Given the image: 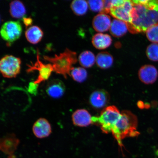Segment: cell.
<instances>
[{"instance_id":"obj_1","label":"cell","mask_w":158,"mask_h":158,"mask_svg":"<svg viewBox=\"0 0 158 158\" xmlns=\"http://www.w3.org/2000/svg\"><path fill=\"white\" fill-rule=\"evenodd\" d=\"M134 7L132 12L133 21L127 24L132 33L145 32L149 27L158 24V1H132Z\"/></svg>"},{"instance_id":"obj_2","label":"cell","mask_w":158,"mask_h":158,"mask_svg":"<svg viewBox=\"0 0 158 158\" xmlns=\"http://www.w3.org/2000/svg\"><path fill=\"white\" fill-rule=\"evenodd\" d=\"M137 126V118L135 114L128 110L121 112V116L112 133L120 148L123 147L122 140L124 138L135 137L139 135Z\"/></svg>"},{"instance_id":"obj_3","label":"cell","mask_w":158,"mask_h":158,"mask_svg":"<svg viewBox=\"0 0 158 158\" xmlns=\"http://www.w3.org/2000/svg\"><path fill=\"white\" fill-rule=\"evenodd\" d=\"M43 59L52 64L54 71L57 74L62 75L65 78L68 75L70 76V73L74 67L73 65L77 62V53L66 48L62 53L54 57L43 56Z\"/></svg>"},{"instance_id":"obj_4","label":"cell","mask_w":158,"mask_h":158,"mask_svg":"<svg viewBox=\"0 0 158 158\" xmlns=\"http://www.w3.org/2000/svg\"><path fill=\"white\" fill-rule=\"evenodd\" d=\"M120 116L121 112L117 107L110 106L105 108L99 116L92 117V121L100 126L103 133L109 134L112 133Z\"/></svg>"},{"instance_id":"obj_5","label":"cell","mask_w":158,"mask_h":158,"mask_svg":"<svg viewBox=\"0 0 158 158\" xmlns=\"http://www.w3.org/2000/svg\"><path fill=\"white\" fill-rule=\"evenodd\" d=\"M21 59L11 55H6L0 61V71L4 77H15L20 72Z\"/></svg>"},{"instance_id":"obj_6","label":"cell","mask_w":158,"mask_h":158,"mask_svg":"<svg viewBox=\"0 0 158 158\" xmlns=\"http://www.w3.org/2000/svg\"><path fill=\"white\" fill-rule=\"evenodd\" d=\"M22 27L19 21H8L2 26L1 36L4 40L8 43H12L20 37Z\"/></svg>"},{"instance_id":"obj_7","label":"cell","mask_w":158,"mask_h":158,"mask_svg":"<svg viewBox=\"0 0 158 158\" xmlns=\"http://www.w3.org/2000/svg\"><path fill=\"white\" fill-rule=\"evenodd\" d=\"M28 69L27 72H31L34 70H38L39 74L36 80L34 82L35 84H39L41 82L48 79L53 71H54L52 65L51 64H45L39 60V50H37V61L34 64L27 65Z\"/></svg>"},{"instance_id":"obj_8","label":"cell","mask_w":158,"mask_h":158,"mask_svg":"<svg viewBox=\"0 0 158 158\" xmlns=\"http://www.w3.org/2000/svg\"><path fill=\"white\" fill-rule=\"evenodd\" d=\"M134 5L132 1H124L123 5L118 7H113L110 9V14L116 19L131 24L133 21L132 12Z\"/></svg>"},{"instance_id":"obj_9","label":"cell","mask_w":158,"mask_h":158,"mask_svg":"<svg viewBox=\"0 0 158 158\" xmlns=\"http://www.w3.org/2000/svg\"><path fill=\"white\" fill-rule=\"evenodd\" d=\"M110 100L108 93L103 89L94 91L90 95L89 102L94 108L101 109L107 105Z\"/></svg>"},{"instance_id":"obj_10","label":"cell","mask_w":158,"mask_h":158,"mask_svg":"<svg viewBox=\"0 0 158 158\" xmlns=\"http://www.w3.org/2000/svg\"><path fill=\"white\" fill-rule=\"evenodd\" d=\"M158 76L157 69L151 65L142 66L138 72V77L142 82L146 84H153Z\"/></svg>"},{"instance_id":"obj_11","label":"cell","mask_w":158,"mask_h":158,"mask_svg":"<svg viewBox=\"0 0 158 158\" xmlns=\"http://www.w3.org/2000/svg\"><path fill=\"white\" fill-rule=\"evenodd\" d=\"M33 132L35 135L39 138L48 137L51 133V127L49 122L45 118H40L33 124Z\"/></svg>"},{"instance_id":"obj_12","label":"cell","mask_w":158,"mask_h":158,"mask_svg":"<svg viewBox=\"0 0 158 158\" xmlns=\"http://www.w3.org/2000/svg\"><path fill=\"white\" fill-rule=\"evenodd\" d=\"M92 117L87 110L84 109L75 111L72 116L74 125L80 127H85L93 123Z\"/></svg>"},{"instance_id":"obj_13","label":"cell","mask_w":158,"mask_h":158,"mask_svg":"<svg viewBox=\"0 0 158 158\" xmlns=\"http://www.w3.org/2000/svg\"><path fill=\"white\" fill-rule=\"evenodd\" d=\"M111 19L106 14L100 13L94 18L92 22L93 27L96 31L104 32L110 29L111 25Z\"/></svg>"},{"instance_id":"obj_14","label":"cell","mask_w":158,"mask_h":158,"mask_svg":"<svg viewBox=\"0 0 158 158\" xmlns=\"http://www.w3.org/2000/svg\"><path fill=\"white\" fill-rule=\"evenodd\" d=\"M47 94L51 97L58 98L64 94L65 87L64 83L59 80H54L49 82L46 88Z\"/></svg>"},{"instance_id":"obj_15","label":"cell","mask_w":158,"mask_h":158,"mask_svg":"<svg viewBox=\"0 0 158 158\" xmlns=\"http://www.w3.org/2000/svg\"><path fill=\"white\" fill-rule=\"evenodd\" d=\"M112 42L111 37L108 34L99 33L95 35L92 39L94 46L98 49H104L108 48Z\"/></svg>"},{"instance_id":"obj_16","label":"cell","mask_w":158,"mask_h":158,"mask_svg":"<svg viewBox=\"0 0 158 158\" xmlns=\"http://www.w3.org/2000/svg\"><path fill=\"white\" fill-rule=\"evenodd\" d=\"M128 29L127 23L125 22L118 19H114L112 21L110 31L113 36L119 37L125 35L127 32Z\"/></svg>"},{"instance_id":"obj_17","label":"cell","mask_w":158,"mask_h":158,"mask_svg":"<svg viewBox=\"0 0 158 158\" xmlns=\"http://www.w3.org/2000/svg\"><path fill=\"white\" fill-rule=\"evenodd\" d=\"M43 35L42 30L37 26H32L29 27L25 32L27 40L32 44H36L41 40Z\"/></svg>"},{"instance_id":"obj_18","label":"cell","mask_w":158,"mask_h":158,"mask_svg":"<svg viewBox=\"0 0 158 158\" xmlns=\"http://www.w3.org/2000/svg\"><path fill=\"white\" fill-rule=\"evenodd\" d=\"M10 13L11 16L15 19H21L24 17L26 13L25 6L22 2L15 0L10 4Z\"/></svg>"},{"instance_id":"obj_19","label":"cell","mask_w":158,"mask_h":158,"mask_svg":"<svg viewBox=\"0 0 158 158\" xmlns=\"http://www.w3.org/2000/svg\"><path fill=\"white\" fill-rule=\"evenodd\" d=\"M113 57L109 53L102 52L99 53L96 56V62L99 68L106 69L110 68L113 64Z\"/></svg>"},{"instance_id":"obj_20","label":"cell","mask_w":158,"mask_h":158,"mask_svg":"<svg viewBox=\"0 0 158 158\" xmlns=\"http://www.w3.org/2000/svg\"><path fill=\"white\" fill-rule=\"evenodd\" d=\"M79 61L81 66L85 68H90L94 64L96 61L94 55L90 51L82 52L79 56Z\"/></svg>"},{"instance_id":"obj_21","label":"cell","mask_w":158,"mask_h":158,"mask_svg":"<svg viewBox=\"0 0 158 158\" xmlns=\"http://www.w3.org/2000/svg\"><path fill=\"white\" fill-rule=\"evenodd\" d=\"M88 2L84 0H75L71 3V9L75 15H83L86 13L88 8Z\"/></svg>"},{"instance_id":"obj_22","label":"cell","mask_w":158,"mask_h":158,"mask_svg":"<svg viewBox=\"0 0 158 158\" xmlns=\"http://www.w3.org/2000/svg\"><path fill=\"white\" fill-rule=\"evenodd\" d=\"M70 76L76 81L82 82L87 78L88 74L87 71L84 68L78 67L74 68L73 69L70 73Z\"/></svg>"},{"instance_id":"obj_23","label":"cell","mask_w":158,"mask_h":158,"mask_svg":"<svg viewBox=\"0 0 158 158\" xmlns=\"http://www.w3.org/2000/svg\"><path fill=\"white\" fill-rule=\"evenodd\" d=\"M146 54L150 60L154 62L158 61V44L152 43L149 45L147 49Z\"/></svg>"},{"instance_id":"obj_24","label":"cell","mask_w":158,"mask_h":158,"mask_svg":"<svg viewBox=\"0 0 158 158\" xmlns=\"http://www.w3.org/2000/svg\"><path fill=\"white\" fill-rule=\"evenodd\" d=\"M146 35L149 41L157 44L158 43V24L149 27L146 31Z\"/></svg>"},{"instance_id":"obj_25","label":"cell","mask_w":158,"mask_h":158,"mask_svg":"<svg viewBox=\"0 0 158 158\" xmlns=\"http://www.w3.org/2000/svg\"><path fill=\"white\" fill-rule=\"evenodd\" d=\"M88 3L90 9L93 11L95 12H102L104 9V1H89Z\"/></svg>"},{"instance_id":"obj_26","label":"cell","mask_w":158,"mask_h":158,"mask_svg":"<svg viewBox=\"0 0 158 158\" xmlns=\"http://www.w3.org/2000/svg\"><path fill=\"white\" fill-rule=\"evenodd\" d=\"M39 84H35L34 82L30 83L28 88L29 92L31 94H35L37 91Z\"/></svg>"},{"instance_id":"obj_27","label":"cell","mask_w":158,"mask_h":158,"mask_svg":"<svg viewBox=\"0 0 158 158\" xmlns=\"http://www.w3.org/2000/svg\"><path fill=\"white\" fill-rule=\"evenodd\" d=\"M23 23L26 26V27H28L29 26L32 24L33 21L32 19L31 18L23 17Z\"/></svg>"}]
</instances>
